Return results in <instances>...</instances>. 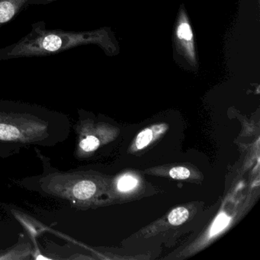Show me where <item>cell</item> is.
Wrapping results in <instances>:
<instances>
[{
    "mask_svg": "<svg viewBox=\"0 0 260 260\" xmlns=\"http://www.w3.org/2000/svg\"><path fill=\"white\" fill-rule=\"evenodd\" d=\"M97 45L107 55L117 54L118 48L109 28L89 31L48 29L44 21L35 22L19 41L0 48V61L29 57H48L85 45Z\"/></svg>",
    "mask_w": 260,
    "mask_h": 260,
    "instance_id": "1",
    "label": "cell"
},
{
    "mask_svg": "<svg viewBox=\"0 0 260 260\" xmlns=\"http://www.w3.org/2000/svg\"><path fill=\"white\" fill-rule=\"evenodd\" d=\"M176 43L179 54L190 63V65L196 68L198 63L194 48V36L188 16L183 8L180 9L178 18L176 29Z\"/></svg>",
    "mask_w": 260,
    "mask_h": 260,
    "instance_id": "2",
    "label": "cell"
},
{
    "mask_svg": "<svg viewBox=\"0 0 260 260\" xmlns=\"http://www.w3.org/2000/svg\"><path fill=\"white\" fill-rule=\"evenodd\" d=\"M30 0H0V28L16 17L25 7H28Z\"/></svg>",
    "mask_w": 260,
    "mask_h": 260,
    "instance_id": "3",
    "label": "cell"
},
{
    "mask_svg": "<svg viewBox=\"0 0 260 260\" xmlns=\"http://www.w3.org/2000/svg\"><path fill=\"white\" fill-rule=\"evenodd\" d=\"M95 190L96 187L93 182L89 180H83L78 182L74 186L73 192L77 199L86 200L95 194Z\"/></svg>",
    "mask_w": 260,
    "mask_h": 260,
    "instance_id": "4",
    "label": "cell"
},
{
    "mask_svg": "<svg viewBox=\"0 0 260 260\" xmlns=\"http://www.w3.org/2000/svg\"><path fill=\"white\" fill-rule=\"evenodd\" d=\"M188 217V210L182 207H179L171 211V213L169 214L168 220L172 225L178 226L186 221Z\"/></svg>",
    "mask_w": 260,
    "mask_h": 260,
    "instance_id": "5",
    "label": "cell"
},
{
    "mask_svg": "<svg viewBox=\"0 0 260 260\" xmlns=\"http://www.w3.org/2000/svg\"><path fill=\"white\" fill-rule=\"evenodd\" d=\"M230 218L225 214H220L216 219L215 221L213 223L212 228H211V234L214 235L217 233L221 231L228 226L229 223Z\"/></svg>",
    "mask_w": 260,
    "mask_h": 260,
    "instance_id": "6",
    "label": "cell"
},
{
    "mask_svg": "<svg viewBox=\"0 0 260 260\" xmlns=\"http://www.w3.org/2000/svg\"><path fill=\"white\" fill-rule=\"evenodd\" d=\"M153 138V132L150 129H145L138 135L136 140V146L138 149L144 148L148 145Z\"/></svg>",
    "mask_w": 260,
    "mask_h": 260,
    "instance_id": "7",
    "label": "cell"
},
{
    "mask_svg": "<svg viewBox=\"0 0 260 260\" xmlns=\"http://www.w3.org/2000/svg\"><path fill=\"white\" fill-rule=\"evenodd\" d=\"M80 147L84 151L91 152L96 150L100 146V141L94 136H88L80 142Z\"/></svg>",
    "mask_w": 260,
    "mask_h": 260,
    "instance_id": "8",
    "label": "cell"
},
{
    "mask_svg": "<svg viewBox=\"0 0 260 260\" xmlns=\"http://www.w3.org/2000/svg\"><path fill=\"white\" fill-rule=\"evenodd\" d=\"M138 184V180L130 176H124L118 182V189L121 191H128L135 188Z\"/></svg>",
    "mask_w": 260,
    "mask_h": 260,
    "instance_id": "9",
    "label": "cell"
},
{
    "mask_svg": "<svg viewBox=\"0 0 260 260\" xmlns=\"http://www.w3.org/2000/svg\"><path fill=\"white\" fill-rule=\"evenodd\" d=\"M170 176L173 179H186L190 176V171L185 167H174L170 170Z\"/></svg>",
    "mask_w": 260,
    "mask_h": 260,
    "instance_id": "10",
    "label": "cell"
},
{
    "mask_svg": "<svg viewBox=\"0 0 260 260\" xmlns=\"http://www.w3.org/2000/svg\"><path fill=\"white\" fill-rule=\"evenodd\" d=\"M58 1H64V0H30L28 6L48 5Z\"/></svg>",
    "mask_w": 260,
    "mask_h": 260,
    "instance_id": "11",
    "label": "cell"
}]
</instances>
